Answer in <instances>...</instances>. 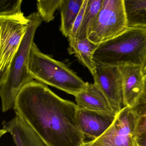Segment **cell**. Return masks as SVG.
<instances>
[{
  "mask_svg": "<svg viewBox=\"0 0 146 146\" xmlns=\"http://www.w3.org/2000/svg\"><path fill=\"white\" fill-rule=\"evenodd\" d=\"M13 109L48 146H79L85 136L78 124V107L47 86L32 81L17 96Z\"/></svg>",
  "mask_w": 146,
  "mask_h": 146,
  "instance_id": "obj_1",
  "label": "cell"
},
{
  "mask_svg": "<svg viewBox=\"0 0 146 146\" xmlns=\"http://www.w3.org/2000/svg\"><path fill=\"white\" fill-rule=\"evenodd\" d=\"M96 64L118 66L124 64L146 66V27L129 26L125 31L99 44L94 57Z\"/></svg>",
  "mask_w": 146,
  "mask_h": 146,
  "instance_id": "obj_2",
  "label": "cell"
},
{
  "mask_svg": "<svg viewBox=\"0 0 146 146\" xmlns=\"http://www.w3.org/2000/svg\"><path fill=\"white\" fill-rule=\"evenodd\" d=\"M30 24L10 66L6 78L0 83L2 111L13 108L17 96L24 86L33 81L29 71V60L35 34L42 20L38 12L29 16Z\"/></svg>",
  "mask_w": 146,
  "mask_h": 146,
  "instance_id": "obj_3",
  "label": "cell"
},
{
  "mask_svg": "<svg viewBox=\"0 0 146 146\" xmlns=\"http://www.w3.org/2000/svg\"><path fill=\"white\" fill-rule=\"evenodd\" d=\"M29 71L33 79L74 96L84 90V82L64 64L41 52L35 42L31 46Z\"/></svg>",
  "mask_w": 146,
  "mask_h": 146,
  "instance_id": "obj_4",
  "label": "cell"
},
{
  "mask_svg": "<svg viewBox=\"0 0 146 146\" xmlns=\"http://www.w3.org/2000/svg\"><path fill=\"white\" fill-rule=\"evenodd\" d=\"M128 27L124 0H103L89 27L87 38L98 46L121 35Z\"/></svg>",
  "mask_w": 146,
  "mask_h": 146,
  "instance_id": "obj_5",
  "label": "cell"
},
{
  "mask_svg": "<svg viewBox=\"0 0 146 146\" xmlns=\"http://www.w3.org/2000/svg\"><path fill=\"white\" fill-rule=\"evenodd\" d=\"M23 13L0 17V83L5 80L10 66L30 24Z\"/></svg>",
  "mask_w": 146,
  "mask_h": 146,
  "instance_id": "obj_6",
  "label": "cell"
},
{
  "mask_svg": "<svg viewBox=\"0 0 146 146\" xmlns=\"http://www.w3.org/2000/svg\"><path fill=\"white\" fill-rule=\"evenodd\" d=\"M137 118L132 109L124 107L116 114L112 124L91 146H136Z\"/></svg>",
  "mask_w": 146,
  "mask_h": 146,
  "instance_id": "obj_7",
  "label": "cell"
},
{
  "mask_svg": "<svg viewBox=\"0 0 146 146\" xmlns=\"http://www.w3.org/2000/svg\"><path fill=\"white\" fill-rule=\"evenodd\" d=\"M94 83L106 96L117 114L124 107L122 78L118 66L96 64Z\"/></svg>",
  "mask_w": 146,
  "mask_h": 146,
  "instance_id": "obj_8",
  "label": "cell"
},
{
  "mask_svg": "<svg viewBox=\"0 0 146 146\" xmlns=\"http://www.w3.org/2000/svg\"><path fill=\"white\" fill-rule=\"evenodd\" d=\"M118 68L122 78L124 107L132 108L144 89L143 69L132 64H122Z\"/></svg>",
  "mask_w": 146,
  "mask_h": 146,
  "instance_id": "obj_9",
  "label": "cell"
},
{
  "mask_svg": "<svg viewBox=\"0 0 146 146\" xmlns=\"http://www.w3.org/2000/svg\"><path fill=\"white\" fill-rule=\"evenodd\" d=\"M116 114L78 108L76 119L79 129L86 137L97 139L112 124Z\"/></svg>",
  "mask_w": 146,
  "mask_h": 146,
  "instance_id": "obj_10",
  "label": "cell"
},
{
  "mask_svg": "<svg viewBox=\"0 0 146 146\" xmlns=\"http://www.w3.org/2000/svg\"><path fill=\"white\" fill-rule=\"evenodd\" d=\"M1 137L6 133L11 135L17 146H48L32 127L19 115L16 114L8 122L3 121Z\"/></svg>",
  "mask_w": 146,
  "mask_h": 146,
  "instance_id": "obj_11",
  "label": "cell"
},
{
  "mask_svg": "<svg viewBox=\"0 0 146 146\" xmlns=\"http://www.w3.org/2000/svg\"><path fill=\"white\" fill-rule=\"evenodd\" d=\"M75 97L79 109L116 114L106 96L94 83L88 84L85 90Z\"/></svg>",
  "mask_w": 146,
  "mask_h": 146,
  "instance_id": "obj_12",
  "label": "cell"
},
{
  "mask_svg": "<svg viewBox=\"0 0 146 146\" xmlns=\"http://www.w3.org/2000/svg\"><path fill=\"white\" fill-rule=\"evenodd\" d=\"M69 54H75L80 63L86 67L93 76L96 71V65L93 57L97 46L92 43L88 38L75 39L69 41Z\"/></svg>",
  "mask_w": 146,
  "mask_h": 146,
  "instance_id": "obj_13",
  "label": "cell"
},
{
  "mask_svg": "<svg viewBox=\"0 0 146 146\" xmlns=\"http://www.w3.org/2000/svg\"><path fill=\"white\" fill-rule=\"evenodd\" d=\"M84 0H61L59 9L61 22L60 30L67 38Z\"/></svg>",
  "mask_w": 146,
  "mask_h": 146,
  "instance_id": "obj_14",
  "label": "cell"
},
{
  "mask_svg": "<svg viewBox=\"0 0 146 146\" xmlns=\"http://www.w3.org/2000/svg\"><path fill=\"white\" fill-rule=\"evenodd\" d=\"M129 26L146 27V0H124Z\"/></svg>",
  "mask_w": 146,
  "mask_h": 146,
  "instance_id": "obj_15",
  "label": "cell"
},
{
  "mask_svg": "<svg viewBox=\"0 0 146 146\" xmlns=\"http://www.w3.org/2000/svg\"><path fill=\"white\" fill-rule=\"evenodd\" d=\"M103 0H88L82 22L77 35L78 39L87 38L90 25L100 11Z\"/></svg>",
  "mask_w": 146,
  "mask_h": 146,
  "instance_id": "obj_16",
  "label": "cell"
},
{
  "mask_svg": "<svg viewBox=\"0 0 146 146\" xmlns=\"http://www.w3.org/2000/svg\"><path fill=\"white\" fill-rule=\"evenodd\" d=\"M144 80L143 91L135 106L131 108L137 118L136 136L146 129V75H144Z\"/></svg>",
  "mask_w": 146,
  "mask_h": 146,
  "instance_id": "obj_17",
  "label": "cell"
},
{
  "mask_svg": "<svg viewBox=\"0 0 146 146\" xmlns=\"http://www.w3.org/2000/svg\"><path fill=\"white\" fill-rule=\"evenodd\" d=\"M61 0H38L37 1V10L42 21L49 23L54 19V13L59 9Z\"/></svg>",
  "mask_w": 146,
  "mask_h": 146,
  "instance_id": "obj_18",
  "label": "cell"
},
{
  "mask_svg": "<svg viewBox=\"0 0 146 146\" xmlns=\"http://www.w3.org/2000/svg\"><path fill=\"white\" fill-rule=\"evenodd\" d=\"M22 0H1L0 17L13 16L22 13Z\"/></svg>",
  "mask_w": 146,
  "mask_h": 146,
  "instance_id": "obj_19",
  "label": "cell"
},
{
  "mask_svg": "<svg viewBox=\"0 0 146 146\" xmlns=\"http://www.w3.org/2000/svg\"><path fill=\"white\" fill-rule=\"evenodd\" d=\"M88 1V0H84V1L80 12L78 13L76 20L74 21L72 28L68 35L67 38H68L69 41L72 40H74L76 38L77 35L79 28H80L84 16V13H85Z\"/></svg>",
  "mask_w": 146,
  "mask_h": 146,
  "instance_id": "obj_20",
  "label": "cell"
},
{
  "mask_svg": "<svg viewBox=\"0 0 146 146\" xmlns=\"http://www.w3.org/2000/svg\"><path fill=\"white\" fill-rule=\"evenodd\" d=\"M136 146H146V129L136 136Z\"/></svg>",
  "mask_w": 146,
  "mask_h": 146,
  "instance_id": "obj_21",
  "label": "cell"
},
{
  "mask_svg": "<svg viewBox=\"0 0 146 146\" xmlns=\"http://www.w3.org/2000/svg\"><path fill=\"white\" fill-rule=\"evenodd\" d=\"M91 143H92V140L89 141L84 142V143L79 146H91Z\"/></svg>",
  "mask_w": 146,
  "mask_h": 146,
  "instance_id": "obj_22",
  "label": "cell"
},
{
  "mask_svg": "<svg viewBox=\"0 0 146 146\" xmlns=\"http://www.w3.org/2000/svg\"><path fill=\"white\" fill-rule=\"evenodd\" d=\"M143 74H144V75H146V66H145V68H144V70H143Z\"/></svg>",
  "mask_w": 146,
  "mask_h": 146,
  "instance_id": "obj_23",
  "label": "cell"
}]
</instances>
